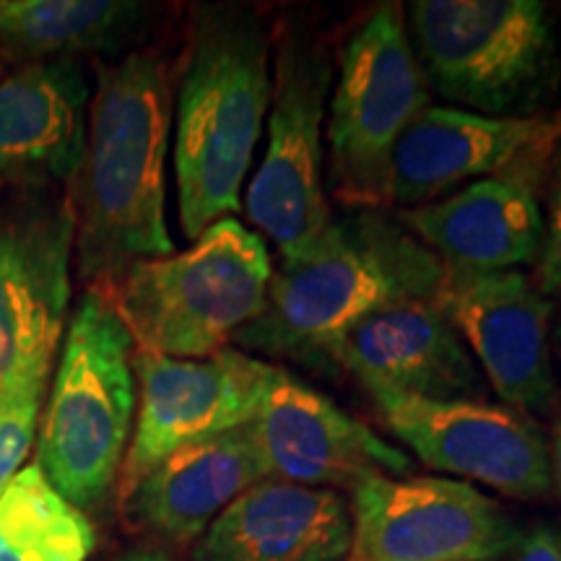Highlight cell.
<instances>
[{"label": "cell", "mask_w": 561, "mask_h": 561, "mask_svg": "<svg viewBox=\"0 0 561 561\" xmlns=\"http://www.w3.org/2000/svg\"><path fill=\"white\" fill-rule=\"evenodd\" d=\"M172 81L159 53L96 62L87 146L66 187L76 216L73 263L87 289L107 291L136 263L170 257L167 159Z\"/></svg>", "instance_id": "1"}, {"label": "cell", "mask_w": 561, "mask_h": 561, "mask_svg": "<svg viewBox=\"0 0 561 561\" xmlns=\"http://www.w3.org/2000/svg\"><path fill=\"white\" fill-rule=\"evenodd\" d=\"M445 268L396 216L351 210L312 248L278 257L263 314L234 343L244 354L322 367L371 312L437 297Z\"/></svg>", "instance_id": "2"}, {"label": "cell", "mask_w": 561, "mask_h": 561, "mask_svg": "<svg viewBox=\"0 0 561 561\" xmlns=\"http://www.w3.org/2000/svg\"><path fill=\"white\" fill-rule=\"evenodd\" d=\"M271 37L242 5H198L174 91L180 227L195 242L242 210L271 107Z\"/></svg>", "instance_id": "3"}, {"label": "cell", "mask_w": 561, "mask_h": 561, "mask_svg": "<svg viewBox=\"0 0 561 561\" xmlns=\"http://www.w3.org/2000/svg\"><path fill=\"white\" fill-rule=\"evenodd\" d=\"M133 351L136 343L107 294L83 291L55 359L34 462L87 515L121 483L138 411Z\"/></svg>", "instance_id": "4"}, {"label": "cell", "mask_w": 561, "mask_h": 561, "mask_svg": "<svg viewBox=\"0 0 561 561\" xmlns=\"http://www.w3.org/2000/svg\"><path fill=\"white\" fill-rule=\"evenodd\" d=\"M271 278L268 244L229 216L185 252L136 263L102 294L128 328L136 351L208 359L261 318Z\"/></svg>", "instance_id": "5"}, {"label": "cell", "mask_w": 561, "mask_h": 561, "mask_svg": "<svg viewBox=\"0 0 561 561\" xmlns=\"http://www.w3.org/2000/svg\"><path fill=\"white\" fill-rule=\"evenodd\" d=\"M413 53L430 89L460 110L525 117L553 87L557 39L538 0H413Z\"/></svg>", "instance_id": "6"}, {"label": "cell", "mask_w": 561, "mask_h": 561, "mask_svg": "<svg viewBox=\"0 0 561 561\" xmlns=\"http://www.w3.org/2000/svg\"><path fill=\"white\" fill-rule=\"evenodd\" d=\"M333 76L325 112L331 195L354 210H382L398 140L432 104L401 5H377L348 34Z\"/></svg>", "instance_id": "7"}, {"label": "cell", "mask_w": 561, "mask_h": 561, "mask_svg": "<svg viewBox=\"0 0 561 561\" xmlns=\"http://www.w3.org/2000/svg\"><path fill=\"white\" fill-rule=\"evenodd\" d=\"M271 73L268 144L242 208L257 234L276 244L278 257H289L312 248L335 219L322 174L333 62L318 39L284 30Z\"/></svg>", "instance_id": "8"}, {"label": "cell", "mask_w": 561, "mask_h": 561, "mask_svg": "<svg viewBox=\"0 0 561 561\" xmlns=\"http://www.w3.org/2000/svg\"><path fill=\"white\" fill-rule=\"evenodd\" d=\"M346 561H494L523 541L500 502L468 481L403 476L351 491Z\"/></svg>", "instance_id": "9"}, {"label": "cell", "mask_w": 561, "mask_h": 561, "mask_svg": "<svg viewBox=\"0 0 561 561\" xmlns=\"http://www.w3.org/2000/svg\"><path fill=\"white\" fill-rule=\"evenodd\" d=\"M367 392L382 424L434 471L483 483L520 502L551 494V445L523 411L481 401H430L380 388Z\"/></svg>", "instance_id": "10"}, {"label": "cell", "mask_w": 561, "mask_h": 561, "mask_svg": "<svg viewBox=\"0 0 561 561\" xmlns=\"http://www.w3.org/2000/svg\"><path fill=\"white\" fill-rule=\"evenodd\" d=\"M138 411L121 473V496L180 447L248 426L261 411L273 364L221 348L208 359L133 351Z\"/></svg>", "instance_id": "11"}, {"label": "cell", "mask_w": 561, "mask_h": 561, "mask_svg": "<svg viewBox=\"0 0 561 561\" xmlns=\"http://www.w3.org/2000/svg\"><path fill=\"white\" fill-rule=\"evenodd\" d=\"M73 244L66 187L0 185V382L37 351L60 348Z\"/></svg>", "instance_id": "12"}, {"label": "cell", "mask_w": 561, "mask_h": 561, "mask_svg": "<svg viewBox=\"0 0 561 561\" xmlns=\"http://www.w3.org/2000/svg\"><path fill=\"white\" fill-rule=\"evenodd\" d=\"M434 301L510 409H551L559 392L549 343L551 301L533 278L520 271L445 268Z\"/></svg>", "instance_id": "13"}, {"label": "cell", "mask_w": 561, "mask_h": 561, "mask_svg": "<svg viewBox=\"0 0 561 561\" xmlns=\"http://www.w3.org/2000/svg\"><path fill=\"white\" fill-rule=\"evenodd\" d=\"M561 144L559 115L491 117L430 104L398 140L390 203L419 208L458 185L512 172H541Z\"/></svg>", "instance_id": "14"}, {"label": "cell", "mask_w": 561, "mask_h": 561, "mask_svg": "<svg viewBox=\"0 0 561 561\" xmlns=\"http://www.w3.org/2000/svg\"><path fill=\"white\" fill-rule=\"evenodd\" d=\"M271 479L312 489H348L388 476L403 479L413 462L331 398L273 367L257 416L250 421Z\"/></svg>", "instance_id": "15"}, {"label": "cell", "mask_w": 561, "mask_h": 561, "mask_svg": "<svg viewBox=\"0 0 561 561\" xmlns=\"http://www.w3.org/2000/svg\"><path fill=\"white\" fill-rule=\"evenodd\" d=\"M333 364L359 380L430 401H479L483 375L434 299H409L371 312L343 335Z\"/></svg>", "instance_id": "16"}, {"label": "cell", "mask_w": 561, "mask_h": 561, "mask_svg": "<svg viewBox=\"0 0 561 561\" xmlns=\"http://www.w3.org/2000/svg\"><path fill=\"white\" fill-rule=\"evenodd\" d=\"M91 83L81 60L0 76V185L68 187L87 146Z\"/></svg>", "instance_id": "17"}, {"label": "cell", "mask_w": 561, "mask_h": 561, "mask_svg": "<svg viewBox=\"0 0 561 561\" xmlns=\"http://www.w3.org/2000/svg\"><path fill=\"white\" fill-rule=\"evenodd\" d=\"M250 424L180 447L121 496L138 530L170 546H193L244 491L268 481Z\"/></svg>", "instance_id": "18"}, {"label": "cell", "mask_w": 561, "mask_h": 561, "mask_svg": "<svg viewBox=\"0 0 561 561\" xmlns=\"http://www.w3.org/2000/svg\"><path fill=\"white\" fill-rule=\"evenodd\" d=\"M538 172L471 182L450 198L398 210L396 219L447 268L496 273L538 257L543 210Z\"/></svg>", "instance_id": "19"}, {"label": "cell", "mask_w": 561, "mask_h": 561, "mask_svg": "<svg viewBox=\"0 0 561 561\" xmlns=\"http://www.w3.org/2000/svg\"><path fill=\"white\" fill-rule=\"evenodd\" d=\"M351 510L339 491L268 479L208 525L187 561H346Z\"/></svg>", "instance_id": "20"}, {"label": "cell", "mask_w": 561, "mask_h": 561, "mask_svg": "<svg viewBox=\"0 0 561 561\" xmlns=\"http://www.w3.org/2000/svg\"><path fill=\"white\" fill-rule=\"evenodd\" d=\"M149 16V5L130 0H0V58H115L146 37Z\"/></svg>", "instance_id": "21"}, {"label": "cell", "mask_w": 561, "mask_h": 561, "mask_svg": "<svg viewBox=\"0 0 561 561\" xmlns=\"http://www.w3.org/2000/svg\"><path fill=\"white\" fill-rule=\"evenodd\" d=\"M94 549L89 515L55 491L37 462L0 491V561H87Z\"/></svg>", "instance_id": "22"}, {"label": "cell", "mask_w": 561, "mask_h": 561, "mask_svg": "<svg viewBox=\"0 0 561 561\" xmlns=\"http://www.w3.org/2000/svg\"><path fill=\"white\" fill-rule=\"evenodd\" d=\"M58 351H37L0 382V491L24 468L26 455L37 445L42 405Z\"/></svg>", "instance_id": "23"}, {"label": "cell", "mask_w": 561, "mask_h": 561, "mask_svg": "<svg viewBox=\"0 0 561 561\" xmlns=\"http://www.w3.org/2000/svg\"><path fill=\"white\" fill-rule=\"evenodd\" d=\"M549 198H546L541 250L536 257V280L541 294H561V144L549 164Z\"/></svg>", "instance_id": "24"}, {"label": "cell", "mask_w": 561, "mask_h": 561, "mask_svg": "<svg viewBox=\"0 0 561 561\" xmlns=\"http://www.w3.org/2000/svg\"><path fill=\"white\" fill-rule=\"evenodd\" d=\"M515 561H561V533L551 525H538L530 533H523Z\"/></svg>", "instance_id": "25"}, {"label": "cell", "mask_w": 561, "mask_h": 561, "mask_svg": "<svg viewBox=\"0 0 561 561\" xmlns=\"http://www.w3.org/2000/svg\"><path fill=\"white\" fill-rule=\"evenodd\" d=\"M110 561H174V559L167 557V553L159 549H130V551L117 553V557Z\"/></svg>", "instance_id": "26"}, {"label": "cell", "mask_w": 561, "mask_h": 561, "mask_svg": "<svg viewBox=\"0 0 561 561\" xmlns=\"http://www.w3.org/2000/svg\"><path fill=\"white\" fill-rule=\"evenodd\" d=\"M551 466H553V483H557L561 491V421L557 424V432H553V442H551Z\"/></svg>", "instance_id": "27"}, {"label": "cell", "mask_w": 561, "mask_h": 561, "mask_svg": "<svg viewBox=\"0 0 561 561\" xmlns=\"http://www.w3.org/2000/svg\"><path fill=\"white\" fill-rule=\"evenodd\" d=\"M0 76H3V58H0Z\"/></svg>", "instance_id": "28"}]
</instances>
